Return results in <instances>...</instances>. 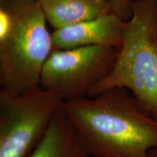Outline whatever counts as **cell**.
I'll use <instances>...</instances> for the list:
<instances>
[{"label":"cell","instance_id":"obj_1","mask_svg":"<svg viewBox=\"0 0 157 157\" xmlns=\"http://www.w3.org/2000/svg\"><path fill=\"white\" fill-rule=\"evenodd\" d=\"M61 111L90 157H151L157 121L124 88L63 103Z\"/></svg>","mask_w":157,"mask_h":157},{"label":"cell","instance_id":"obj_2","mask_svg":"<svg viewBox=\"0 0 157 157\" xmlns=\"http://www.w3.org/2000/svg\"><path fill=\"white\" fill-rule=\"evenodd\" d=\"M37 1L0 0V87L11 94L40 86L53 50L52 35Z\"/></svg>","mask_w":157,"mask_h":157},{"label":"cell","instance_id":"obj_3","mask_svg":"<svg viewBox=\"0 0 157 157\" xmlns=\"http://www.w3.org/2000/svg\"><path fill=\"white\" fill-rule=\"evenodd\" d=\"M113 87L130 92L141 109L157 121V0H135L112 69L87 98Z\"/></svg>","mask_w":157,"mask_h":157},{"label":"cell","instance_id":"obj_4","mask_svg":"<svg viewBox=\"0 0 157 157\" xmlns=\"http://www.w3.org/2000/svg\"><path fill=\"white\" fill-rule=\"evenodd\" d=\"M58 94L38 86L22 93L0 91V157H28L61 109Z\"/></svg>","mask_w":157,"mask_h":157},{"label":"cell","instance_id":"obj_5","mask_svg":"<svg viewBox=\"0 0 157 157\" xmlns=\"http://www.w3.org/2000/svg\"><path fill=\"white\" fill-rule=\"evenodd\" d=\"M117 50L103 46L53 50L42 69L40 86L63 102L87 98L112 69Z\"/></svg>","mask_w":157,"mask_h":157},{"label":"cell","instance_id":"obj_6","mask_svg":"<svg viewBox=\"0 0 157 157\" xmlns=\"http://www.w3.org/2000/svg\"><path fill=\"white\" fill-rule=\"evenodd\" d=\"M125 21L114 12L54 29L53 50H67L87 46H103L119 50Z\"/></svg>","mask_w":157,"mask_h":157},{"label":"cell","instance_id":"obj_7","mask_svg":"<svg viewBox=\"0 0 157 157\" xmlns=\"http://www.w3.org/2000/svg\"><path fill=\"white\" fill-rule=\"evenodd\" d=\"M47 22L54 29L112 12L109 0H38Z\"/></svg>","mask_w":157,"mask_h":157},{"label":"cell","instance_id":"obj_8","mask_svg":"<svg viewBox=\"0 0 157 157\" xmlns=\"http://www.w3.org/2000/svg\"><path fill=\"white\" fill-rule=\"evenodd\" d=\"M28 157H90L80 145L61 109L46 135Z\"/></svg>","mask_w":157,"mask_h":157},{"label":"cell","instance_id":"obj_9","mask_svg":"<svg viewBox=\"0 0 157 157\" xmlns=\"http://www.w3.org/2000/svg\"><path fill=\"white\" fill-rule=\"evenodd\" d=\"M112 12L117 13L121 18L126 21L132 15V7L135 0H109Z\"/></svg>","mask_w":157,"mask_h":157},{"label":"cell","instance_id":"obj_10","mask_svg":"<svg viewBox=\"0 0 157 157\" xmlns=\"http://www.w3.org/2000/svg\"><path fill=\"white\" fill-rule=\"evenodd\" d=\"M151 157H157V148L153 149L151 151Z\"/></svg>","mask_w":157,"mask_h":157},{"label":"cell","instance_id":"obj_11","mask_svg":"<svg viewBox=\"0 0 157 157\" xmlns=\"http://www.w3.org/2000/svg\"><path fill=\"white\" fill-rule=\"evenodd\" d=\"M28 1H37V0H28Z\"/></svg>","mask_w":157,"mask_h":157}]
</instances>
